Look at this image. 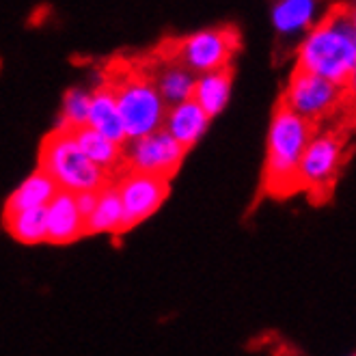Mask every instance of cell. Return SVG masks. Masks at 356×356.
<instances>
[{
    "label": "cell",
    "instance_id": "obj_20",
    "mask_svg": "<svg viewBox=\"0 0 356 356\" xmlns=\"http://www.w3.org/2000/svg\"><path fill=\"white\" fill-rule=\"evenodd\" d=\"M91 95L93 91L85 89H70L63 97V113H60V125L63 130H80L89 125V113H91Z\"/></svg>",
    "mask_w": 356,
    "mask_h": 356
},
{
    "label": "cell",
    "instance_id": "obj_10",
    "mask_svg": "<svg viewBox=\"0 0 356 356\" xmlns=\"http://www.w3.org/2000/svg\"><path fill=\"white\" fill-rule=\"evenodd\" d=\"M46 212L50 244H70L87 234V218L80 212L76 195L58 191V195L46 207Z\"/></svg>",
    "mask_w": 356,
    "mask_h": 356
},
{
    "label": "cell",
    "instance_id": "obj_17",
    "mask_svg": "<svg viewBox=\"0 0 356 356\" xmlns=\"http://www.w3.org/2000/svg\"><path fill=\"white\" fill-rule=\"evenodd\" d=\"M229 95H232V70H220V72L197 76V87H195L193 99L209 117H216L225 111Z\"/></svg>",
    "mask_w": 356,
    "mask_h": 356
},
{
    "label": "cell",
    "instance_id": "obj_18",
    "mask_svg": "<svg viewBox=\"0 0 356 356\" xmlns=\"http://www.w3.org/2000/svg\"><path fill=\"white\" fill-rule=\"evenodd\" d=\"M76 140L80 145V149L85 152V156L97 164L102 171H106L111 175V171H115L117 166L123 162V145L106 138L104 134L95 132L93 128H80L74 132Z\"/></svg>",
    "mask_w": 356,
    "mask_h": 356
},
{
    "label": "cell",
    "instance_id": "obj_7",
    "mask_svg": "<svg viewBox=\"0 0 356 356\" xmlns=\"http://www.w3.org/2000/svg\"><path fill=\"white\" fill-rule=\"evenodd\" d=\"M184 156L186 149L166 130H158L123 145V164L128 166V171L162 179H171Z\"/></svg>",
    "mask_w": 356,
    "mask_h": 356
},
{
    "label": "cell",
    "instance_id": "obj_11",
    "mask_svg": "<svg viewBox=\"0 0 356 356\" xmlns=\"http://www.w3.org/2000/svg\"><path fill=\"white\" fill-rule=\"evenodd\" d=\"M324 11L316 0H279L270 9V19L275 31L283 37L307 35L316 29L322 19Z\"/></svg>",
    "mask_w": 356,
    "mask_h": 356
},
{
    "label": "cell",
    "instance_id": "obj_15",
    "mask_svg": "<svg viewBox=\"0 0 356 356\" xmlns=\"http://www.w3.org/2000/svg\"><path fill=\"white\" fill-rule=\"evenodd\" d=\"M56 195H58V186L54 184V179L37 169L11 193V197L7 199V205H5V214L48 207Z\"/></svg>",
    "mask_w": 356,
    "mask_h": 356
},
{
    "label": "cell",
    "instance_id": "obj_12",
    "mask_svg": "<svg viewBox=\"0 0 356 356\" xmlns=\"http://www.w3.org/2000/svg\"><path fill=\"white\" fill-rule=\"evenodd\" d=\"M156 87L169 108L179 106L184 102H191L195 97V87H197V76L181 65L179 60L169 58L162 60L158 70L152 74Z\"/></svg>",
    "mask_w": 356,
    "mask_h": 356
},
{
    "label": "cell",
    "instance_id": "obj_4",
    "mask_svg": "<svg viewBox=\"0 0 356 356\" xmlns=\"http://www.w3.org/2000/svg\"><path fill=\"white\" fill-rule=\"evenodd\" d=\"M111 87L119 104L128 140L164 130L169 106L164 104L152 74L130 72L117 78V82H113Z\"/></svg>",
    "mask_w": 356,
    "mask_h": 356
},
{
    "label": "cell",
    "instance_id": "obj_13",
    "mask_svg": "<svg viewBox=\"0 0 356 356\" xmlns=\"http://www.w3.org/2000/svg\"><path fill=\"white\" fill-rule=\"evenodd\" d=\"M89 128L104 134L106 138L125 145L128 134H125V125L119 113V104L115 97V91L111 85H102L91 95V113H89Z\"/></svg>",
    "mask_w": 356,
    "mask_h": 356
},
{
    "label": "cell",
    "instance_id": "obj_5",
    "mask_svg": "<svg viewBox=\"0 0 356 356\" xmlns=\"http://www.w3.org/2000/svg\"><path fill=\"white\" fill-rule=\"evenodd\" d=\"M238 50V33L234 29H207L179 39L171 52L175 60L195 76L229 70V60Z\"/></svg>",
    "mask_w": 356,
    "mask_h": 356
},
{
    "label": "cell",
    "instance_id": "obj_23",
    "mask_svg": "<svg viewBox=\"0 0 356 356\" xmlns=\"http://www.w3.org/2000/svg\"><path fill=\"white\" fill-rule=\"evenodd\" d=\"M350 9V15H352V19L356 22V5H352V7H348Z\"/></svg>",
    "mask_w": 356,
    "mask_h": 356
},
{
    "label": "cell",
    "instance_id": "obj_22",
    "mask_svg": "<svg viewBox=\"0 0 356 356\" xmlns=\"http://www.w3.org/2000/svg\"><path fill=\"white\" fill-rule=\"evenodd\" d=\"M346 95H348L350 99L356 102V72H354L352 78L348 80V85H346Z\"/></svg>",
    "mask_w": 356,
    "mask_h": 356
},
{
    "label": "cell",
    "instance_id": "obj_21",
    "mask_svg": "<svg viewBox=\"0 0 356 356\" xmlns=\"http://www.w3.org/2000/svg\"><path fill=\"white\" fill-rule=\"evenodd\" d=\"M97 195L99 193H82V195H76L78 199V207H80V212L85 218H89L93 214V209L97 205Z\"/></svg>",
    "mask_w": 356,
    "mask_h": 356
},
{
    "label": "cell",
    "instance_id": "obj_2",
    "mask_svg": "<svg viewBox=\"0 0 356 356\" xmlns=\"http://www.w3.org/2000/svg\"><path fill=\"white\" fill-rule=\"evenodd\" d=\"M313 136L316 125L279 102L270 119L264 166V184L270 195L287 197L300 191L298 169Z\"/></svg>",
    "mask_w": 356,
    "mask_h": 356
},
{
    "label": "cell",
    "instance_id": "obj_6",
    "mask_svg": "<svg viewBox=\"0 0 356 356\" xmlns=\"http://www.w3.org/2000/svg\"><path fill=\"white\" fill-rule=\"evenodd\" d=\"M343 97H346L343 87L328 82L316 74L294 67L285 85L281 104H285L289 111H294L296 115L316 125L318 121L337 111Z\"/></svg>",
    "mask_w": 356,
    "mask_h": 356
},
{
    "label": "cell",
    "instance_id": "obj_3",
    "mask_svg": "<svg viewBox=\"0 0 356 356\" xmlns=\"http://www.w3.org/2000/svg\"><path fill=\"white\" fill-rule=\"evenodd\" d=\"M39 171L54 179L58 191L72 195L99 193L108 186L111 175L93 164L80 149L72 130H52L39 149Z\"/></svg>",
    "mask_w": 356,
    "mask_h": 356
},
{
    "label": "cell",
    "instance_id": "obj_24",
    "mask_svg": "<svg viewBox=\"0 0 356 356\" xmlns=\"http://www.w3.org/2000/svg\"><path fill=\"white\" fill-rule=\"evenodd\" d=\"M352 22H354V19H352ZM354 26H356V22H354Z\"/></svg>",
    "mask_w": 356,
    "mask_h": 356
},
{
    "label": "cell",
    "instance_id": "obj_8",
    "mask_svg": "<svg viewBox=\"0 0 356 356\" xmlns=\"http://www.w3.org/2000/svg\"><path fill=\"white\" fill-rule=\"evenodd\" d=\"M115 186L123 203L125 232L156 214L158 207L169 197V179L145 173L128 171Z\"/></svg>",
    "mask_w": 356,
    "mask_h": 356
},
{
    "label": "cell",
    "instance_id": "obj_1",
    "mask_svg": "<svg viewBox=\"0 0 356 356\" xmlns=\"http://www.w3.org/2000/svg\"><path fill=\"white\" fill-rule=\"evenodd\" d=\"M296 70L316 74L346 89L356 72V26L348 7L326 11L296 50Z\"/></svg>",
    "mask_w": 356,
    "mask_h": 356
},
{
    "label": "cell",
    "instance_id": "obj_9",
    "mask_svg": "<svg viewBox=\"0 0 356 356\" xmlns=\"http://www.w3.org/2000/svg\"><path fill=\"white\" fill-rule=\"evenodd\" d=\"M341 154H343V143L339 134L320 132L313 136L298 169L300 191L322 195V191L332 184L334 175L339 171Z\"/></svg>",
    "mask_w": 356,
    "mask_h": 356
},
{
    "label": "cell",
    "instance_id": "obj_19",
    "mask_svg": "<svg viewBox=\"0 0 356 356\" xmlns=\"http://www.w3.org/2000/svg\"><path fill=\"white\" fill-rule=\"evenodd\" d=\"M5 227L11 234V238L22 242V244L48 242V212H46V207L5 214Z\"/></svg>",
    "mask_w": 356,
    "mask_h": 356
},
{
    "label": "cell",
    "instance_id": "obj_16",
    "mask_svg": "<svg viewBox=\"0 0 356 356\" xmlns=\"http://www.w3.org/2000/svg\"><path fill=\"white\" fill-rule=\"evenodd\" d=\"M125 232L123 203L119 199L117 186H106L97 195V205L87 218V234H111L119 236Z\"/></svg>",
    "mask_w": 356,
    "mask_h": 356
},
{
    "label": "cell",
    "instance_id": "obj_14",
    "mask_svg": "<svg viewBox=\"0 0 356 356\" xmlns=\"http://www.w3.org/2000/svg\"><path fill=\"white\" fill-rule=\"evenodd\" d=\"M209 117L195 99L184 102L179 106H173L166 113L164 130L169 132L184 149H191L193 145L205 134Z\"/></svg>",
    "mask_w": 356,
    "mask_h": 356
}]
</instances>
